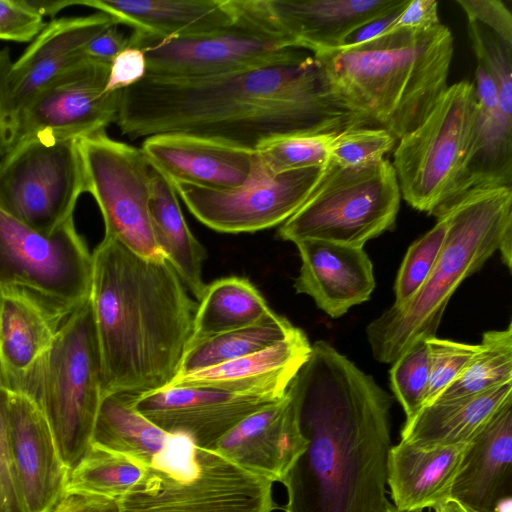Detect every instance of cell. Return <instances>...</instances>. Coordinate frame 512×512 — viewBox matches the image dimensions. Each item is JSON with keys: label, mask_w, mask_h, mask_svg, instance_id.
<instances>
[{"label": "cell", "mask_w": 512, "mask_h": 512, "mask_svg": "<svg viewBox=\"0 0 512 512\" xmlns=\"http://www.w3.org/2000/svg\"><path fill=\"white\" fill-rule=\"evenodd\" d=\"M115 122L130 139L186 133L250 151L282 135L354 128L330 94L314 55L304 49L263 66L219 75L146 74L121 91Z\"/></svg>", "instance_id": "6da1fadb"}, {"label": "cell", "mask_w": 512, "mask_h": 512, "mask_svg": "<svg viewBox=\"0 0 512 512\" xmlns=\"http://www.w3.org/2000/svg\"><path fill=\"white\" fill-rule=\"evenodd\" d=\"M287 393L307 445L281 482L284 512H384L392 397L324 340Z\"/></svg>", "instance_id": "7a4b0ae2"}, {"label": "cell", "mask_w": 512, "mask_h": 512, "mask_svg": "<svg viewBox=\"0 0 512 512\" xmlns=\"http://www.w3.org/2000/svg\"><path fill=\"white\" fill-rule=\"evenodd\" d=\"M90 300L103 397L167 386L178 373L198 303L166 258L142 257L104 237L92 252Z\"/></svg>", "instance_id": "3957f363"}, {"label": "cell", "mask_w": 512, "mask_h": 512, "mask_svg": "<svg viewBox=\"0 0 512 512\" xmlns=\"http://www.w3.org/2000/svg\"><path fill=\"white\" fill-rule=\"evenodd\" d=\"M454 42L443 25L397 30L314 55L326 86L355 127L396 140L414 130L448 88Z\"/></svg>", "instance_id": "277c9868"}, {"label": "cell", "mask_w": 512, "mask_h": 512, "mask_svg": "<svg viewBox=\"0 0 512 512\" xmlns=\"http://www.w3.org/2000/svg\"><path fill=\"white\" fill-rule=\"evenodd\" d=\"M446 239L431 273L407 302L392 304L367 328L375 360L392 364L420 338L436 336L446 306L469 276L512 235V186L475 188L442 207Z\"/></svg>", "instance_id": "5b68a950"}, {"label": "cell", "mask_w": 512, "mask_h": 512, "mask_svg": "<svg viewBox=\"0 0 512 512\" xmlns=\"http://www.w3.org/2000/svg\"><path fill=\"white\" fill-rule=\"evenodd\" d=\"M0 385L39 407L71 469L91 444L103 398L90 297L60 326L50 347L29 369L20 373L0 370Z\"/></svg>", "instance_id": "8992f818"}, {"label": "cell", "mask_w": 512, "mask_h": 512, "mask_svg": "<svg viewBox=\"0 0 512 512\" xmlns=\"http://www.w3.org/2000/svg\"><path fill=\"white\" fill-rule=\"evenodd\" d=\"M273 482L214 449L172 434L143 480L118 500L120 512H272Z\"/></svg>", "instance_id": "52a82bcc"}, {"label": "cell", "mask_w": 512, "mask_h": 512, "mask_svg": "<svg viewBox=\"0 0 512 512\" xmlns=\"http://www.w3.org/2000/svg\"><path fill=\"white\" fill-rule=\"evenodd\" d=\"M400 201L389 160L359 167H339L329 160L309 198L280 225L277 235L294 244L323 240L363 247L393 229Z\"/></svg>", "instance_id": "ba28073f"}, {"label": "cell", "mask_w": 512, "mask_h": 512, "mask_svg": "<svg viewBox=\"0 0 512 512\" xmlns=\"http://www.w3.org/2000/svg\"><path fill=\"white\" fill-rule=\"evenodd\" d=\"M92 253L74 219L43 235L0 210V288L37 306L58 328L90 297Z\"/></svg>", "instance_id": "9c48e42d"}, {"label": "cell", "mask_w": 512, "mask_h": 512, "mask_svg": "<svg viewBox=\"0 0 512 512\" xmlns=\"http://www.w3.org/2000/svg\"><path fill=\"white\" fill-rule=\"evenodd\" d=\"M475 102L472 81L454 83L398 140L392 166L401 198L412 208L435 215L455 197L471 148Z\"/></svg>", "instance_id": "30bf717a"}, {"label": "cell", "mask_w": 512, "mask_h": 512, "mask_svg": "<svg viewBox=\"0 0 512 512\" xmlns=\"http://www.w3.org/2000/svg\"><path fill=\"white\" fill-rule=\"evenodd\" d=\"M85 193L78 139L30 135L0 158V210L43 235L73 218Z\"/></svg>", "instance_id": "8fae6325"}, {"label": "cell", "mask_w": 512, "mask_h": 512, "mask_svg": "<svg viewBox=\"0 0 512 512\" xmlns=\"http://www.w3.org/2000/svg\"><path fill=\"white\" fill-rule=\"evenodd\" d=\"M85 192L102 214L105 234L145 258L164 257L150 215V165L141 148L105 131L78 139Z\"/></svg>", "instance_id": "7c38bea8"}, {"label": "cell", "mask_w": 512, "mask_h": 512, "mask_svg": "<svg viewBox=\"0 0 512 512\" xmlns=\"http://www.w3.org/2000/svg\"><path fill=\"white\" fill-rule=\"evenodd\" d=\"M467 26L478 61L473 81L475 118L454 198L475 188L512 184V46L476 22L468 21Z\"/></svg>", "instance_id": "4fadbf2b"}, {"label": "cell", "mask_w": 512, "mask_h": 512, "mask_svg": "<svg viewBox=\"0 0 512 512\" xmlns=\"http://www.w3.org/2000/svg\"><path fill=\"white\" fill-rule=\"evenodd\" d=\"M232 12L234 20L230 24L195 35L158 38L132 31L128 46L144 52L147 75L167 78L204 77L254 68L288 58L299 50L233 9Z\"/></svg>", "instance_id": "5bb4252c"}, {"label": "cell", "mask_w": 512, "mask_h": 512, "mask_svg": "<svg viewBox=\"0 0 512 512\" xmlns=\"http://www.w3.org/2000/svg\"><path fill=\"white\" fill-rule=\"evenodd\" d=\"M326 165L275 174L258 158L248 181L234 189L172 185L191 214L205 226L221 233H251L288 220L309 198Z\"/></svg>", "instance_id": "9a60e30c"}, {"label": "cell", "mask_w": 512, "mask_h": 512, "mask_svg": "<svg viewBox=\"0 0 512 512\" xmlns=\"http://www.w3.org/2000/svg\"><path fill=\"white\" fill-rule=\"evenodd\" d=\"M109 68L84 57L43 86L11 124L10 147L40 132L81 139L105 131L116 121L121 93L105 90Z\"/></svg>", "instance_id": "2e32d148"}, {"label": "cell", "mask_w": 512, "mask_h": 512, "mask_svg": "<svg viewBox=\"0 0 512 512\" xmlns=\"http://www.w3.org/2000/svg\"><path fill=\"white\" fill-rule=\"evenodd\" d=\"M231 8L291 47L313 55L344 45L367 23L404 8L409 0H229Z\"/></svg>", "instance_id": "e0dca14e"}, {"label": "cell", "mask_w": 512, "mask_h": 512, "mask_svg": "<svg viewBox=\"0 0 512 512\" xmlns=\"http://www.w3.org/2000/svg\"><path fill=\"white\" fill-rule=\"evenodd\" d=\"M278 400L260 394L165 386L134 395L133 406L165 432L187 436L197 447L212 449L241 420Z\"/></svg>", "instance_id": "ac0fdd59"}, {"label": "cell", "mask_w": 512, "mask_h": 512, "mask_svg": "<svg viewBox=\"0 0 512 512\" xmlns=\"http://www.w3.org/2000/svg\"><path fill=\"white\" fill-rule=\"evenodd\" d=\"M141 150L149 165L171 184L216 190L246 183L258 160L255 151L186 133L146 137Z\"/></svg>", "instance_id": "d6986e66"}, {"label": "cell", "mask_w": 512, "mask_h": 512, "mask_svg": "<svg viewBox=\"0 0 512 512\" xmlns=\"http://www.w3.org/2000/svg\"><path fill=\"white\" fill-rule=\"evenodd\" d=\"M113 25H118L116 20L99 11L47 23L12 63L6 100L8 126L43 86L85 57L83 49L91 39Z\"/></svg>", "instance_id": "ffe728a7"}, {"label": "cell", "mask_w": 512, "mask_h": 512, "mask_svg": "<svg viewBox=\"0 0 512 512\" xmlns=\"http://www.w3.org/2000/svg\"><path fill=\"white\" fill-rule=\"evenodd\" d=\"M306 445L295 406L286 392L280 400L241 420L212 449L274 483L283 481Z\"/></svg>", "instance_id": "44dd1931"}, {"label": "cell", "mask_w": 512, "mask_h": 512, "mask_svg": "<svg viewBox=\"0 0 512 512\" xmlns=\"http://www.w3.org/2000/svg\"><path fill=\"white\" fill-rule=\"evenodd\" d=\"M10 435L26 511L49 512L65 492L70 469L42 411L28 397L13 392Z\"/></svg>", "instance_id": "7402d4cb"}, {"label": "cell", "mask_w": 512, "mask_h": 512, "mask_svg": "<svg viewBox=\"0 0 512 512\" xmlns=\"http://www.w3.org/2000/svg\"><path fill=\"white\" fill-rule=\"evenodd\" d=\"M295 245L301 266L294 288L310 296L330 317L338 318L370 298L375 278L363 247L323 240H303Z\"/></svg>", "instance_id": "603a6c76"}, {"label": "cell", "mask_w": 512, "mask_h": 512, "mask_svg": "<svg viewBox=\"0 0 512 512\" xmlns=\"http://www.w3.org/2000/svg\"><path fill=\"white\" fill-rule=\"evenodd\" d=\"M312 350L306 333L295 327L285 339L261 351L220 365L175 376L167 386L285 396L288 386Z\"/></svg>", "instance_id": "cb8c5ba5"}, {"label": "cell", "mask_w": 512, "mask_h": 512, "mask_svg": "<svg viewBox=\"0 0 512 512\" xmlns=\"http://www.w3.org/2000/svg\"><path fill=\"white\" fill-rule=\"evenodd\" d=\"M512 496V397L469 442L455 478L451 500L479 512H494Z\"/></svg>", "instance_id": "d4e9b609"}, {"label": "cell", "mask_w": 512, "mask_h": 512, "mask_svg": "<svg viewBox=\"0 0 512 512\" xmlns=\"http://www.w3.org/2000/svg\"><path fill=\"white\" fill-rule=\"evenodd\" d=\"M469 442L421 448L400 440L390 447L387 486L393 506L422 511L448 501Z\"/></svg>", "instance_id": "484cf974"}, {"label": "cell", "mask_w": 512, "mask_h": 512, "mask_svg": "<svg viewBox=\"0 0 512 512\" xmlns=\"http://www.w3.org/2000/svg\"><path fill=\"white\" fill-rule=\"evenodd\" d=\"M149 36L182 37L230 24L229 0H76Z\"/></svg>", "instance_id": "4316f807"}, {"label": "cell", "mask_w": 512, "mask_h": 512, "mask_svg": "<svg viewBox=\"0 0 512 512\" xmlns=\"http://www.w3.org/2000/svg\"><path fill=\"white\" fill-rule=\"evenodd\" d=\"M510 397L512 382L473 396L423 406L405 420L401 441L421 448L470 442Z\"/></svg>", "instance_id": "83f0119b"}, {"label": "cell", "mask_w": 512, "mask_h": 512, "mask_svg": "<svg viewBox=\"0 0 512 512\" xmlns=\"http://www.w3.org/2000/svg\"><path fill=\"white\" fill-rule=\"evenodd\" d=\"M150 215L157 245L196 300L206 284V250L189 229L173 185L150 166Z\"/></svg>", "instance_id": "f1b7e54d"}, {"label": "cell", "mask_w": 512, "mask_h": 512, "mask_svg": "<svg viewBox=\"0 0 512 512\" xmlns=\"http://www.w3.org/2000/svg\"><path fill=\"white\" fill-rule=\"evenodd\" d=\"M133 396L113 393L102 398L91 444L129 456L148 467L167 447L172 434L136 411Z\"/></svg>", "instance_id": "f546056e"}, {"label": "cell", "mask_w": 512, "mask_h": 512, "mask_svg": "<svg viewBox=\"0 0 512 512\" xmlns=\"http://www.w3.org/2000/svg\"><path fill=\"white\" fill-rule=\"evenodd\" d=\"M266 299L245 277L230 276L206 285L194 315L188 345L255 324L271 314Z\"/></svg>", "instance_id": "4dcf8cb0"}, {"label": "cell", "mask_w": 512, "mask_h": 512, "mask_svg": "<svg viewBox=\"0 0 512 512\" xmlns=\"http://www.w3.org/2000/svg\"><path fill=\"white\" fill-rule=\"evenodd\" d=\"M58 329L32 302L0 288V370L29 369L50 347Z\"/></svg>", "instance_id": "1f68e13d"}, {"label": "cell", "mask_w": 512, "mask_h": 512, "mask_svg": "<svg viewBox=\"0 0 512 512\" xmlns=\"http://www.w3.org/2000/svg\"><path fill=\"white\" fill-rule=\"evenodd\" d=\"M294 329L286 317L273 311L255 324L188 345L177 375L211 368L261 351L285 339Z\"/></svg>", "instance_id": "d6a6232c"}, {"label": "cell", "mask_w": 512, "mask_h": 512, "mask_svg": "<svg viewBox=\"0 0 512 512\" xmlns=\"http://www.w3.org/2000/svg\"><path fill=\"white\" fill-rule=\"evenodd\" d=\"M147 470L129 456L90 444L70 469L65 491L119 500L143 480Z\"/></svg>", "instance_id": "836d02e7"}, {"label": "cell", "mask_w": 512, "mask_h": 512, "mask_svg": "<svg viewBox=\"0 0 512 512\" xmlns=\"http://www.w3.org/2000/svg\"><path fill=\"white\" fill-rule=\"evenodd\" d=\"M509 382H512L511 322L506 329L483 333L463 371L434 402L473 396Z\"/></svg>", "instance_id": "e575fe53"}, {"label": "cell", "mask_w": 512, "mask_h": 512, "mask_svg": "<svg viewBox=\"0 0 512 512\" xmlns=\"http://www.w3.org/2000/svg\"><path fill=\"white\" fill-rule=\"evenodd\" d=\"M337 133L289 134L262 143L255 151L262 164L275 174L323 167Z\"/></svg>", "instance_id": "d590c367"}, {"label": "cell", "mask_w": 512, "mask_h": 512, "mask_svg": "<svg viewBox=\"0 0 512 512\" xmlns=\"http://www.w3.org/2000/svg\"><path fill=\"white\" fill-rule=\"evenodd\" d=\"M436 224L408 248L394 283V305L407 302L426 281L446 239L448 223L443 215Z\"/></svg>", "instance_id": "8d00e7d4"}, {"label": "cell", "mask_w": 512, "mask_h": 512, "mask_svg": "<svg viewBox=\"0 0 512 512\" xmlns=\"http://www.w3.org/2000/svg\"><path fill=\"white\" fill-rule=\"evenodd\" d=\"M392 364L391 389L406 419H410L423 407L427 390L429 350L426 339H418Z\"/></svg>", "instance_id": "74e56055"}, {"label": "cell", "mask_w": 512, "mask_h": 512, "mask_svg": "<svg viewBox=\"0 0 512 512\" xmlns=\"http://www.w3.org/2000/svg\"><path fill=\"white\" fill-rule=\"evenodd\" d=\"M386 130L372 127L348 128L336 134L329 160L339 167H359L384 159L396 144Z\"/></svg>", "instance_id": "f35d334b"}, {"label": "cell", "mask_w": 512, "mask_h": 512, "mask_svg": "<svg viewBox=\"0 0 512 512\" xmlns=\"http://www.w3.org/2000/svg\"><path fill=\"white\" fill-rule=\"evenodd\" d=\"M429 350V378L423 406L432 404L440 393L463 371L477 345L441 339L426 338Z\"/></svg>", "instance_id": "ab89813d"}, {"label": "cell", "mask_w": 512, "mask_h": 512, "mask_svg": "<svg viewBox=\"0 0 512 512\" xmlns=\"http://www.w3.org/2000/svg\"><path fill=\"white\" fill-rule=\"evenodd\" d=\"M10 399L11 391L0 385V512H27L11 444Z\"/></svg>", "instance_id": "60d3db41"}, {"label": "cell", "mask_w": 512, "mask_h": 512, "mask_svg": "<svg viewBox=\"0 0 512 512\" xmlns=\"http://www.w3.org/2000/svg\"><path fill=\"white\" fill-rule=\"evenodd\" d=\"M43 18L24 0H0V40H33L46 25Z\"/></svg>", "instance_id": "b9f144b4"}, {"label": "cell", "mask_w": 512, "mask_h": 512, "mask_svg": "<svg viewBox=\"0 0 512 512\" xmlns=\"http://www.w3.org/2000/svg\"><path fill=\"white\" fill-rule=\"evenodd\" d=\"M457 4L474 21L492 33L504 43L512 46V14L500 0H457Z\"/></svg>", "instance_id": "7bdbcfd3"}, {"label": "cell", "mask_w": 512, "mask_h": 512, "mask_svg": "<svg viewBox=\"0 0 512 512\" xmlns=\"http://www.w3.org/2000/svg\"><path fill=\"white\" fill-rule=\"evenodd\" d=\"M146 73L147 61L144 52L140 48L128 46L110 64L105 90L122 91L140 82Z\"/></svg>", "instance_id": "ee69618b"}, {"label": "cell", "mask_w": 512, "mask_h": 512, "mask_svg": "<svg viewBox=\"0 0 512 512\" xmlns=\"http://www.w3.org/2000/svg\"><path fill=\"white\" fill-rule=\"evenodd\" d=\"M440 24L438 2L435 0H409L395 21L383 33L397 30L422 31Z\"/></svg>", "instance_id": "f6af8a7d"}, {"label": "cell", "mask_w": 512, "mask_h": 512, "mask_svg": "<svg viewBox=\"0 0 512 512\" xmlns=\"http://www.w3.org/2000/svg\"><path fill=\"white\" fill-rule=\"evenodd\" d=\"M113 25L91 39L83 49V55L91 60L111 64L129 44V36Z\"/></svg>", "instance_id": "bcb514c9"}, {"label": "cell", "mask_w": 512, "mask_h": 512, "mask_svg": "<svg viewBox=\"0 0 512 512\" xmlns=\"http://www.w3.org/2000/svg\"><path fill=\"white\" fill-rule=\"evenodd\" d=\"M49 512H120V508L116 499L65 491Z\"/></svg>", "instance_id": "7dc6e473"}, {"label": "cell", "mask_w": 512, "mask_h": 512, "mask_svg": "<svg viewBox=\"0 0 512 512\" xmlns=\"http://www.w3.org/2000/svg\"><path fill=\"white\" fill-rule=\"evenodd\" d=\"M405 8V7H404ZM404 8L387 16L373 20L354 31L345 41L343 46H355L367 42L382 35L395 21L398 14ZM342 47V46H341Z\"/></svg>", "instance_id": "c3c4849f"}, {"label": "cell", "mask_w": 512, "mask_h": 512, "mask_svg": "<svg viewBox=\"0 0 512 512\" xmlns=\"http://www.w3.org/2000/svg\"><path fill=\"white\" fill-rule=\"evenodd\" d=\"M9 50L7 48L0 50V134L10 131L6 119V100L8 77L12 66ZM11 133V131H10Z\"/></svg>", "instance_id": "681fc988"}, {"label": "cell", "mask_w": 512, "mask_h": 512, "mask_svg": "<svg viewBox=\"0 0 512 512\" xmlns=\"http://www.w3.org/2000/svg\"><path fill=\"white\" fill-rule=\"evenodd\" d=\"M27 6L37 14L44 16H54L62 9L76 5V0H57V1H36L24 0Z\"/></svg>", "instance_id": "f907efd6"}, {"label": "cell", "mask_w": 512, "mask_h": 512, "mask_svg": "<svg viewBox=\"0 0 512 512\" xmlns=\"http://www.w3.org/2000/svg\"><path fill=\"white\" fill-rule=\"evenodd\" d=\"M11 144L10 132L0 134V158L8 151Z\"/></svg>", "instance_id": "816d5d0a"}, {"label": "cell", "mask_w": 512, "mask_h": 512, "mask_svg": "<svg viewBox=\"0 0 512 512\" xmlns=\"http://www.w3.org/2000/svg\"><path fill=\"white\" fill-rule=\"evenodd\" d=\"M494 512H512L511 497L504 498V499L500 500L496 504V506L494 508Z\"/></svg>", "instance_id": "f5cc1de1"}, {"label": "cell", "mask_w": 512, "mask_h": 512, "mask_svg": "<svg viewBox=\"0 0 512 512\" xmlns=\"http://www.w3.org/2000/svg\"><path fill=\"white\" fill-rule=\"evenodd\" d=\"M434 512H456L450 500L440 503L432 508Z\"/></svg>", "instance_id": "db71d44e"}, {"label": "cell", "mask_w": 512, "mask_h": 512, "mask_svg": "<svg viewBox=\"0 0 512 512\" xmlns=\"http://www.w3.org/2000/svg\"><path fill=\"white\" fill-rule=\"evenodd\" d=\"M449 500L452 502L453 507L456 510V512H479V511L474 510L458 501L451 500V499H449Z\"/></svg>", "instance_id": "11a10c76"}, {"label": "cell", "mask_w": 512, "mask_h": 512, "mask_svg": "<svg viewBox=\"0 0 512 512\" xmlns=\"http://www.w3.org/2000/svg\"><path fill=\"white\" fill-rule=\"evenodd\" d=\"M384 512H402L397 510L390 502L387 504ZM416 512H422V511H416Z\"/></svg>", "instance_id": "9f6ffc18"}]
</instances>
